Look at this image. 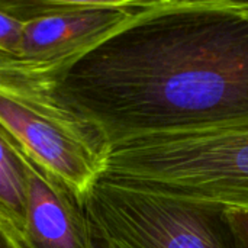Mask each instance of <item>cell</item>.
I'll return each mask as SVG.
<instances>
[{"mask_svg": "<svg viewBox=\"0 0 248 248\" xmlns=\"http://www.w3.org/2000/svg\"><path fill=\"white\" fill-rule=\"evenodd\" d=\"M109 147L248 128V16L241 1L154 0L52 83Z\"/></svg>", "mask_w": 248, "mask_h": 248, "instance_id": "obj_1", "label": "cell"}, {"mask_svg": "<svg viewBox=\"0 0 248 248\" xmlns=\"http://www.w3.org/2000/svg\"><path fill=\"white\" fill-rule=\"evenodd\" d=\"M102 176L173 198L248 209V128L112 145Z\"/></svg>", "mask_w": 248, "mask_h": 248, "instance_id": "obj_2", "label": "cell"}, {"mask_svg": "<svg viewBox=\"0 0 248 248\" xmlns=\"http://www.w3.org/2000/svg\"><path fill=\"white\" fill-rule=\"evenodd\" d=\"M0 129L36 164L84 199L103 174L109 144L67 109L52 86L0 67Z\"/></svg>", "mask_w": 248, "mask_h": 248, "instance_id": "obj_3", "label": "cell"}, {"mask_svg": "<svg viewBox=\"0 0 248 248\" xmlns=\"http://www.w3.org/2000/svg\"><path fill=\"white\" fill-rule=\"evenodd\" d=\"M83 203L90 222L115 248H231L221 205L173 198L105 176Z\"/></svg>", "mask_w": 248, "mask_h": 248, "instance_id": "obj_4", "label": "cell"}, {"mask_svg": "<svg viewBox=\"0 0 248 248\" xmlns=\"http://www.w3.org/2000/svg\"><path fill=\"white\" fill-rule=\"evenodd\" d=\"M150 1L0 0L23 23L20 49L0 54V67L52 86L74 61L140 15Z\"/></svg>", "mask_w": 248, "mask_h": 248, "instance_id": "obj_5", "label": "cell"}, {"mask_svg": "<svg viewBox=\"0 0 248 248\" xmlns=\"http://www.w3.org/2000/svg\"><path fill=\"white\" fill-rule=\"evenodd\" d=\"M15 147L26 173L22 247L93 248L92 227L83 199L29 158L16 144Z\"/></svg>", "mask_w": 248, "mask_h": 248, "instance_id": "obj_6", "label": "cell"}, {"mask_svg": "<svg viewBox=\"0 0 248 248\" xmlns=\"http://www.w3.org/2000/svg\"><path fill=\"white\" fill-rule=\"evenodd\" d=\"M26 208V173L12 140L0 129V218L20 241ZM22 244V243H20Z\"/></svg>", "mask_w": 248, "mask_h": 248, "instance_id": "obj_7", "label": "cell"}, {"mask_svg": "<svg viewBox=\"0 0 248 248\" xmlns=\"http://www.w3.org/2000/svg\"><path fill=\"white\" fill-rule=\"evenodd\" d=\"M227 241L231 248H248V209L227 206L221 212Z\"/></svg>", "mask_w": 248, "mask_h": 248, "instance_id": "obj_8", "label": "cell"}, {"mask_svg": "<svg viewBox=\"0 0 248 248\" xmlns=\"http://www.w3.org/2000/svg\"><path fill=\"white\" fill-rule=\"evenodd\" d=\"M23 23L0 6V54L15 57L22 44Z\"/></svg>", "mask_w": 248, "mask_h": 248, "instance_id": "obj_9", "label": "cell"}, {"mask_svg": "<svg viewBox=\"0 0 248 248\" xmlns=\"http://www.w3.org/2000/svg\"><path fill=\"white\" fill-rule=\"evenodd\" d=\"M0 248H23L9 225L0 218Z\"/></svg>", "mask_w": 248, "mask_h": 248, "instance_id": "obj_10", "label": "cell"}, {"mask_svg": "<svg viewBox=\"0 0 248 248\" xmlns=\"http://www.w3.org/2000/svg\"><path fill=\"white\" fill-rule=\"evenodd\" d=\"M90 221V219H89ZM90 227H92V247L93 248H115L102 234L100 231L90 222Z\"/></svg>", "mask_w": 248, "mask_h": 248, "instance_id": "obj_11", "label": "cell"}, {"mask_svg": "<svg viewBox=\"0 0 248 248\" xmlns=\"http://www.w3.org/2000/svg\"><path fill=\"white\" fill-rule=\"evenodd\" d=\"M243 3V9H244V12L247 13L248 16V1H241Z\"/></svg>", "mask_w": 248, "mask_h": 248, "instance_id": "obj_12", "label": "cell"}]
</instances>
